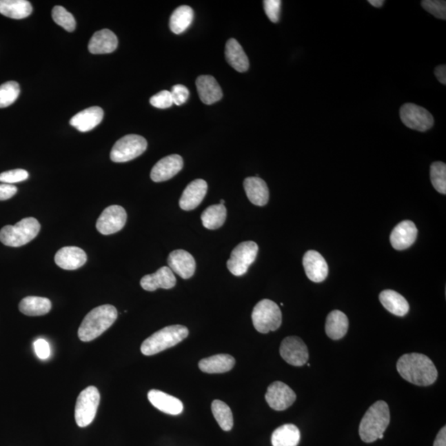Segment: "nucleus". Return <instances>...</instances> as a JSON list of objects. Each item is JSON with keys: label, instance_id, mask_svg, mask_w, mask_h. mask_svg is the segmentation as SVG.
I'll return each mask as SVG.
<instances>
[{"label": "nucleus", "instance_id": "2f4dec72", "mask_svg": "<svg viewBox=\"0 0 446 446\" xmlns=\"http://www.w3.org/2000/svg\"><path fill=\"white\" fill-rule=\"evenodd\" d=\"M300 440L298 428L293 424H285L279 427L271 436L273 446H298Z\"/></svg>", "mask_w": 446, "mask_h": 446}, {"label": "nucleus", "instance_id": "de8ad7c7", "mask_svg": "<svg viewBox=\"0 0 446 446\" xmlns=\"http://www.w3.org/2000/svg\"><path fill=\"white\" fill-rule=\"evenodd\" d=\"M434 446H446V427L439 432L435 440Z\"/></svg>", "mask_w": 446, "mask_h": 446}, {"label": "nucleus", "instance_id": "412c9836", "mask_svg": "<svg viewBox=\"0 0 446 446\" xmlns=\"http://www.w3.org/2000/svg\"><path fill=\"white\" fill-rule=\"evenodd\" d=\"M148 399L154 407L166 414L176 416L181 414L183 410L181 400L160 390L150 391Z\"/></svg>", "mask_w": 446, "mask_h": 446}, {"label": "nucleus", "instance_id": "cd10ccee", "mask_svg": "<svg viewBox=\"0 0 446 446\" xmlns=\"http://www.w3.org/2000/svg\"><path fill=\"white\" fill-rule=\"evenodd\" d=\"M225 55H226L228 64L236 72H247L250 65L248 57L236 39H232L227 41Z\"/></svg>", "mask_w": 446, "mask_h": 446}, {"label": "nucleus", "instance_id": "9d476101", "mask_svg": "<svg viewBox=\"0 0 446 446\" xmlns=\"http://www.w3.org/2000/svg\"><path fill=\"white\" fill-rule=\"evenodd\" d=\"M400 118L412 130L427 132L434 125V118L426 108L414 103H405L400 110Z\"/></svg>", "mask_w": 446, "mask_h": 446}, {"label": "nucleus", "instance_id": "393cba45", "mask_svg": "<svg viewBox=\"0 0 446 446\" xmlns=\"http://www.w3.org/2000/svg\"><path fill=\"white\" fill-rule=\"evenodd\" d=\"M200 99L203 103L212 104L223 98V91L214 77L200 76L196 81Z\"/></svg>", "mask_w": 446, "mask_h": 446}, {"label": "nucleus", "instance_id": "a211bd4d", "mask_svg": "<svg viewBox=\"0 0 446 446\" xmlns=\"http://www.w3.org/2000/svg\"><path fill=\"white\" fill-rule=\"evenodd\" d=\"M207 191V183L203 179H195L186 187L179 199V207L185 211L197 207L202 203Z\"/></svg>", "mask_w": 446, "mask_h": 446}, {"label": "nucleus", "instance_id": "c85d7f7f", "mask_svg": "<svg viewBox=\"0 0 446 446\" xmlns=\"http://www.w3.org/2000/svg\"><path fill=\"white\" fill-rule=\"evenodd\" d=\"M349 328V320L344 312L334 310L327 316L326 321V333L332 340H340L347 335Z\"/></svg>", "mask_w": 446, "mask_h": 446}, {"label": "nucleus", "instance_id": "473e14b6", "mask_svg": "<svg viewBox=\"0 0 446 446\" xmlns=\"http://www.w3.org/2000/svg\"><path fill=\"white\" fill-rule=\"evenodd\" d=\"M226 218L227 208L220 203L207 207L201 216L203 226L210 230L222 227Z\"/></svg>", "mask_w": 446, "mask_h": 446}, {"label": "nucleus", "instance_id": "2eb2a0df", "mask_svg": "<svg viewBox=\"0 0 446 446\" xmlns=\"http://www.w3.org/2000/svg\"><path fill=\"white\" fill-rule=\"evenodd\" d=\"M418 228L412 221L406 220L396 226L390 235V243L398 251L409 248L418 237Z\"/></svg>", "mask_w": 446, "mask_h": 446}, {"label": "nucleus", "instance_id": "f03ea898", "mask_svg": "<svg viewBox=\"0 0 446 446\" xmlns=\"http://www.w3.org/2000/svg\"><path fill=\"white\" fill-rule=\"evenodd\" d=\"M390 423L389 405L385 401H378L365 412L360 424L361 438L365 443H372L383 438V433Z\"/></svg>", "mask_w": 446, "mask_h": 446}, {"label": "nucleus", "instance_id": "4be33fe9", "mask_svg": "<svg viewBox=\"0 0 446 446\" xmlns=\"http://www.w3.org/2000/svg\"><path fill=\"white\" fill-rule=\"evenodd\" d=\"M103 119V111L99 107H91L78 112L70 121V124L78 131L86 132L98 126Z\"/></svg>", "mask_w": 446, "mask_h": 446}, {"label": "nucleus", "instance_id": "a19ab883", "mask_svg": "<svg viewBox=\"0 0 446 446\" xmlns=\"http://www.w3.org/2000/svg\"><path fill=\"white\" fill-rule=\"evenodd\" d=\"M150 103L152 106L161 108V110H165L174 104L172 93L168 90L161 91L160 93L152 96L150 99Z\"/></svg>", "mask_w": 446, "mask_h": 446}, {"label": "nucleus", "instance_id": "a878e982", "mask_svg": "<svg viewBox=\"0 0 446 446\" xmlns=\"http://www.w3.org/2000/svg\"><path fill=\"white\" fill-rule=\"evenodd\" d=\"M236 364L235 358L226 354L203 358L199 363V369L204 373L223 374L230 371Z\"/></svg>", "mask_w": 446, "mask_h": 446}, {"label": "nucleus", "instance_id": "6e6552de", "mask_svg": "<svg viewBox=\"0 0 446 446\" xmlns=\"http://www.w3.org/2000/svg\"><path fill=\"white\" fill-rule=\"evenodd\" d=\"M148 148V141L143 136L127 135L119 139L112 148L110 158L116 163H123L136 159Z\"/></svg>", "mask_w": 446, "mask_h": 446}, {"label": "nucleus", "instance_id": "39448f33", "mask_svg": "<svg viewBox=\"0 0 446 446\" xmlns=\"http://www.w3.org/2000/svg\"><path fill=\"white\" fill-rule=\"evenodd\" d=\"M40 229L41 225L36 219H23L14 226L3 227L0 231V241L7 247H23L36 239Z\"/></svg>", "mask_w": 446, "mask_h": 446}, {"label": "nucleus", "instance_id": "aec40b11", "mask_svg": "<svg viewBox=\"0 0 446 446\" xmlns=\"http://www.w3.org/2000/svg\"><path fill=\"white\" fill-rule=\"evenodd\" d=\"M85 251L77 247H65L59 250L55 256L56 264L66 270L80 269L86 263Z\"/></svg>", "mask_w": 446, "mask_h": 446}, {"label": "nucleus", "instance_id": "20e7f679", "mask_svg": "<svg viewBox=\"0 0 446 446\" xmlns=\"http://www.w3.org/2000/svg\"><path fill=\"white\" fill-rule=\"evenodd\" d=\"M187 336L189 330L181 325H173L162 328L143 341L141 352L147 356L156 355L181 343Z\"/></svg>", "mask_w": 446, "mask_h": 446}, {"label": "nucleus", "instance_id": "37998d69", "mask_svg": "<svg viewBox=\"0 0 446 446\" xmlns=\"http://www.w3.org/2000/svg\"><path fill=\"white\" fill-rule=\"evenodd\" d=\"M172 93L173 103L176 105H182L186 103L187 99L190 97V91L187 87L182 85H176L172 87Z\"/></svg>", "mask_w": 446, "mask_h": 446}, {"label": "nucleus", "instance_id": "4c0bfd02", "mask_svg": "<svg viewBox=\"0 0 446 446\" xmlns=\"http://www.w3.org/2000/svg\"><path fill=\"white\" fill-rule=\"evenodd\" d=\"M52 19L54 22L63 28L68 32H73L76 29V19H74L72 14H70L64 7H54L52 10Z\"/></svg>", "mask_w": 446, "mask_h": 446}, {"label": "nucleus", "instance_id": "7c9ffc66", "mask_svg": "<svg viewBox=\"0 0 446 446\" xmlns=\"http://www.w3.org/2000/svg\"><path fill=\"white\" fill-rule=\"evenodd\" d=\"M19 310L27 316H37L48 314L52 310V303L47 298L29 296L19 303Z\"/></svg>", "mask_w": 446, "mask_h": 446}, {"label": "nucleus", "instance_id": "7ed1b4c3", "mask_svg": "<svg viewBox=\"0 0 446 446\" xmlns=\"http://www.w3.org/2000/svg\"><path fill=\"white\" fill-rule=\"evenodd\" d=\"M116 318L118 311L110 304L94 308L83 320L78 331L79 338L84 343L98 338L115 323Z\"/></svg>", "mask_w": 446, "mask_h": 446}, {"label": "nucleus", "instance_id": "f257e3e1", "mask_svg": "<svg viewBox=\"0 0 446 446\" xmlns=\"http://www.w3.org/2000/svg\"><path fill=\"white\" fill-rule=\"evenodd\" d=\"M397 369L406 381L418 386H430L438 378L434 363L423 354H406L399 358Z\"/></svg>", "mask_w": 446, "mask_h": 446}, {"label": "nucleus", "instance_id": "e433bc0d", "mask_svg": "<svg viewBox=\"0 0 446 446\" xmlns=\"http://www.w3.org/2000/svg\"><path fill=\"white\" fill-rule=\"evenodd\" d=\"M431 181L437 192L446 194V165L443 162L437 161L432 165Z\"/></svg>", "mask_w": 446, "mask_h": 446}, {"label": "nucleus", "instance_id": "5701e85b", "mask_svg": "<svg viewBox=\"0 0 446 446\" xmlns=\"http://www.w3.org/2000/svg\"><path fill=\"white\" fill-rule=\"evenodd\" d=\"M118 37L108 29L96 32L89 43V51L92 54H108L118 48Z\"/></svg>", "mask_w": 446, "mask_h": 446}, {"label": "nucleus", "instance_id": "58836bf2", "mask_svg": "<svg viewBox=\"0 0 446 446\" xmlns=\"http://www.w3.org/2000/svg\"><path fill=\"white\" fill-rule=\"evenodd\" d=\"M424 10L430 12L436 18L446 19V2L439 0H424L422 2Z\"/></svg>", "mask_w": 446, "mask_h": 446}, {"label": "nucleus", "instance_id": "423d86ee", "mask_svg": "<svg viewBox=\"0 0 446 446\" xmlns=\"http://www.w3.org/2000/svg\"><path fill=\"white\" fill-rule=\"evenodd\" d=\"M252 322L256 330L263 334L278 330L282 323V312L277 303L270 299L261 300L254 307Z\"/></svg>", "mask_w": 446, "mask_h": 446}, {"label": "nucleus", "instance_id": "a18cd8bd", "mask_svg": "<svg viewBox=\"0 0 446 446\" xmlns=\"http://www.w3.org/2000/svg\"><path fill=\"white\" fill-rule=\"evenodd\" d=\"M17 192H18V189H17L16 186L8 185V183H1L0 185V201L14 197Z\"/></svg>", "mask_w": 446, "mask_h": 446}, {"label": "nucleus", "instance_id": "0eeeda50", "mask_svg": "<svg viewBox=\"0 0 446 446\" xmlns=\"http://www.w3.org/2000/svg\"><path fill=\"white\" fill-rule=\"evenodd\" d=\"M100 402V394L97 387L90 386L83 390L77 401L74 418L79 427H88L97 414Z\"/></svg>", "mask_w": 446, "mask_h": 446}, {"label": "nucleus", "instance_id": "b1692460", "mask_svg": "<svg viewBox=\"0 0 446 446\" xmlns=\"http://www.w3.org/2000/svg\"><path fill=\"white\" fill-rule=\"evenodd\" d=\"M244 187L247 198L256 206H265L269 202L270 191L263 179L248 177L244 181Z\"/></svg>", "mask_w": 446, "mask_h": 446}, {"label": "nucleus", "instance_id": "09e8293b", "mask_svg": "<svg viewBox=\"0 0 446 446\" xmlns=\"http://www.w3.org/2000/svg\"><path fill=\"white\" fill-rule=\"evenodd\" d=\"M369 3L375 8H381L383 6L385 1H383V0H369Z\"/></svg>", "mask_w": 446, "mask_h": 446}, {"label": "nucleus", "instance_id": "f8f14e48", "mask_svg": "<svg viewBox=\"0 0 446 446\" xmlns=\"http://www.w3.org/2000/svg\"><path fill=\"white\" fill-rule=\"evenodd\" d=\"M281 356L287 364L303 366L310 358V353L305 343L298 336H287L282 341Z\"/></svg>", "mask_w": 446, "mask_h": 446}, {"label": "nucleus", "instance_id": "49530a36", "mask_svg": "<svg viewBox=\"0 0 446 446\" xmlns=\"http://www.w3.org/2000/svg\"><path fill=\"white\" fill-rule=\"evenodd\" d=\"M435 76L441 84L446 85V66L441 65L435 69Z\"/></svg>", "mask_w": 446, "mask_h": 446}, {"label": "nucleus", "instance_id": "ddd939ff", "mask_svg": "<svg viewBox=\"0 0 446 446\" xmlns=\"http://www.w3.org/2000/svg\"><path fill=\"white\" fill-rule=\"evenodd\" d=\"M297 396L290 387L283 382H274L268 387L266 402L275 411H285L293 405Z\"/></svg>", "mask_w": 446, "mask_h": 446}, {"label": "nucleus", "instance_id": "dca6fc26", "mask_svg": "<svg viewBox=\"0 0 446 446\" xmlns=\"http://www.w3.org/2000/svg\"><path fill=\"white\" fill-rule=\"evenodd\" d=\"M183 166L182 157L179 155H170L158 161L154 165L151 178L154 182L169 181L181 172Z\"/></svg>", "mask_w": 446, "mask_h": 446}, {"label": "nucleus", "instance_id": "f3484780", "mask_svg": "<svg viewBox=\"0 0 446 446\" xmlns=\"http://www.w3.org/2000/svg\"><path fill=\"white\" fill-rule=\"evenodd\" d=\"M176 285V278L168 266L158 270L156 273L145 275L141 279V286L145 291L153 292L158 289L170 290Z\"/></svg>", "mask_w": 446, "mask_h": 446}, {"label": "nucleus", "instance_id": "79ce46f5", "mask_svg": "<svg viewBox=\"0 0 446 446\" xmlns=\"http://www.w3.org/2000/svg\"><path fill=\"white\" fill-rule=\"evenodd\" d=\"M281 3V0H265L264 1L265 14L272 23L278 22Z\"/></svg>", "mask_w": 446, "mask_h": 446}, {"label": "nucleus", "instance_id": "f704fd0d", "mask_svg": "<svg viewBox=\"0 0 446 446\" xmlns=\"http://www.w3.org/2000/svg\"><path fill=\"white\" fill-rule=\"evenodd\" d=\"M212 412L216 423H219L223 431L229 432L232 430L233 415L231 408L228 407L227 404L220 401V400H214L212 403Z\"/></svg>", "mask_w": 446, "mask_h": 446}, {"label": "nucleus", "instance_id": "c9c22d12", "mask_svg": "<svg viewBox=\"0 0 446 446\" xmlns=\"http://www.w3.org/2000/svg\"><path fill=\"white\" fill-rule=\"evenodd\" d=\"M20 86L15 81H8L0 85V108H7L18 99Z\"/></svg>", "mask_w": 446, "mask_h": 446}, {"label": "nucleus", "instance_id": "ea45409f", "mask_svg": "<svg viewBox=\"0 0 446 446\" xmlns=\"http://www.w3.org/2000/svg\"><path fill=\"white\" fill-rule=\"evenodd\" d=\"M28 177L29 174L27 170L23 169L12 170L0 174V182L12 185V183L27 181Z\"/></svg>", "mask_w": 446, "mask_h": 446}, {"label": "nucleus", "instance_id": "9b49d317", "mask_svg": "<svg viewBox=\"0 0 446 446\" xmlns=\"http://www.w3.org/2000/svg\"><path fill=\"white\" fill-rule=\"evenodd\" d=\"M127 222V212L123 207L112 205L108 207L100 215L96 228L103 235H111L124 227Z\"/></svg>", "mask_w": 446, "mask_h": 446}, {"label": "nucleus", "instance_id": "8fccbe9b", "mask_svg": "<svg viewBox=\"0 0 446 446\" xmlns=\"http://www.w3.org/2000/svg\"><path fill=\"white\" fill-rule=\"evenodd\" d=\"M224 203H225L224 200L223 199L221 200L220 204H223V205H224Z\"/></svg>", "mask_w": 446, "mask_h": 446}, {"label": "nucleus", "instance_id": "72a5a7b5", "mask_svg": "<svg viewBox=\"0 0 446 446\" xmlns=\"http://www.w3.org/2000/svg\"><path fill=\"white\" fill-rule=\"evenodd\" d=\"M194 10L192 8L183 6L174 11L170 19V28L176 34H181L193 22Z\"/></svg>", "mask_w": 446, "mask_h": 446}, {"label": "nucleus", "instance_id": "1a4fd4ad", "mask_svg": "<svg viewBox=\"0 0 446 446\" xmlns=\"http://www.w3.org/2000/svg\"><path fill=\"white\" fill-rule=\"evenodd\" d=\"M259 247L254 241L240 243L233 250L227 261V269L235 276H243L256 261Z\"/></svg>", "mask_w": 446, "mask_h": 446}, {"label": "nucleus", "instance_id": "c03bdc74", "mask_svg": "<svg viewBox=\"0 0 446 446\" xmlns=\"http://www.w3.org/2000/svg\"><path fill=\"white\" fill-rule=\"evenodd\" d=\"M34 349L37 356L41 360H45L51 355V347L48 341L44 339L37 340L34 343Z\"/></svg>", "mask_w": 446, "mask_h": 446}, {"label": "nucleus", "instance_id": "6ab92c4d", "mask_svg": "<svg viewBox=\"0 0 446 446\" xmlns=\"http://www.w3.org/2000/svg\"><path fill=\"white\" fill-rule=\"evenodd\" d=\"M169 268L183 278L187 279L193 276L196 262L190 253L183 250H176L170 254L168 257Z\"/></svg>", "mask_w": 446, "mask_h": 446}, {"label": "nucleus", "instance_id": "c756f323", "mask_svg": "<svg viewBox=\"0 0 446 446\" xmlns=\"http://www.w3.org/2000/svg\"><path fill=\"white\" fill-rule=\"evenodd\" d=\"M32 12V4L27 0H0V14L8 18L23 19Z\"/></svg>", "mask_w": 446, "mask_h": 446}, {"label": "nucleus", "instance_id": "4468645a", "mask_svg": "<svg viewBox=\"0 0 446 446\" xmlns=\"http://www.w3.org/2000/svg\"><path fill=\"white\" fill-rule=\"evenodd\" d=\"M303 265L308 278L314 283L323 282L328 275L326 260L316 251H308L303 256Z\"/></svg>", "mask_w": 446, "mask_h": 446}, {"label": "nucleus", "instance_id": "bb28decb", "mask_svg": "<svg viewBox=\"0 0 446 446\" xmlns=\"http://www.w3.org/2000/svg\"><path fill=\"white\" fill-rule=\"evenodd\" d=\"M379 300L382 305L395 316H403L409 312V304L406 298L394 290H383L379 294Z\"/></svg>", "mask_w": 446, "mask_h": 446}]
</instances>
